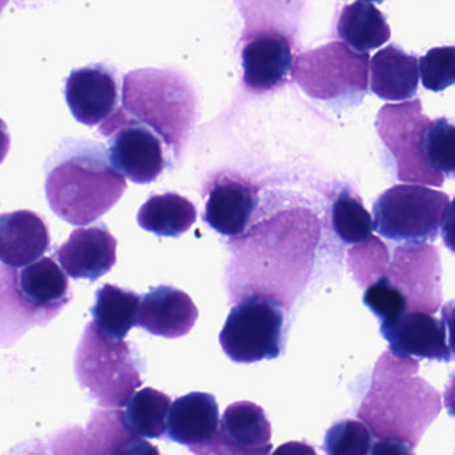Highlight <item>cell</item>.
<instances>
[{
    "instance_id": "obj_1",
    "label": "cell",
    "mask_w": 455,
    "mask_h": 455,
    "mask_svg": "<svg viewBox=\"0 0 455 455\" xmlns=\"http://www.w3.org/2000/svg\"><path fill=\"white\" fill-rule=\"evenodd\" d=\"M46 196L52 212L74 226L90 225L124 196L126 178L108 151L92 140H68L46 164Z\"/></svg>"
},
{
    "instance_id": "obj_2",
    "label": "cell",
    "mask_w": 455,
    "mask_h": 455,
    "mask_svg": "<svg viewBox=\"0 0 455 455\" xmlns=\"http://www.w3.org/2000/svg\"><path fill=\"white\" fill-rule=\"evenodd\" d=\"M122 108L180 156L196 124V95L180 71L140 68L124 76Z\"/></svg>"
},
{
    "instance_id": "obj_3",
    "label": "cell",
    "mask_w": 455,
    "mask_h": 455,
    "mask_svg": "<svg viewBox=\"0 0 455 455\" xmlns=\"http://www.w3.org/2000/svg\"><path fill=\"white\" fill-rule=\"evenodd\" d=\"M132 343L111 339L87 324L76 353V375L82 387L102 407L126 406L142 385L145 363Z\"/></svg>"
},
{
    "instance_id": "obj_4",
    "label": "cell",
    "mask_w": 455,
    "mask_h": 455,
    "mask_svg": "<svg viewBox=\"0 0 455 455\" xmlns=\"http://www.w3.org/2000/svg\"><path fill=\"white\" fill-rule=\"evenodd\" d=\"M451 212L449 196L422 186L398 185L378 196L374 228L394 242L422 244L438 238Z\"/></svg>"
},
{
    "instance_id": "obj_5",
    "label": "cell",
    "mask_w": 455,
    "mask_h": 455,
    "mask_svg": "<svg viewBox=\"0 0 455 455\" xmlns=\"http://www.w3.org/2000/svg\"><path fill=\"white\" fill-rule=\"evenodd\" d=\"M220 343L226 355L236 363L278 358L284 345L283 308L262 295L242 300L231 308Z\"/></svg>"
},
{
    "instance_id": "obj_6",
    "label": "cell",
    "mask_w": 455,
    "mask_h": 455,
    "mask_svg": "<svg viewBox=\"0 0 455 455\" xmlns=\"http://www.w3.org/2000/svg\"><path fill=\"white\" fill-rule=\"evenodd\" d=\"M292 68L297 84L314 100L361 98L369 87V55L340 42L305 52Z\"/></svg>"
},
{
    "instance_id": "obj_7",
    "label": "cell",
    "mask_w": 455,
    "mask_h": 455,
    "mask_svg": "<svg viewBox=\"0 0 455 455\" xmlns=\"http://www.w3.org/2000/svg\"><path fill=\"white\" fill-rule=\"evenodd\" d=\"M375 124L378 134L395 159L399 180L442 186L426 158L431 119L423 116L419 100L383 106Z\"/></svg>"
},
{
    "instance_id": "obj_8",
    "label": "cell",
    "mask_w": 455,
    "mask_h": 455,
    "mask_svg": "<svg viewBox=\"0 0 455 455\" xmlns=\"http://www.w3.org/2000/svg\"><path fill=\"white\" fill-rule=\"evenodd\" d=\"M108 138L111 164L132 182L148 185L161 177L166 169V156L161 138L129 118L124 108H116L100 126Z\"/></svg>"
},
{
    "instance_id": "obj_9",
    "label": "cell",
    "mask_w": 455,
    "mask_h": 455,
    "mask_svg": "<svg viewBox=\"0 0 455 455\" xmlns=\"http://www.w3.org/2000/svg\"><path fill=\"white\" fill-rule=\"evenodd\" d=\"M380 332L396 356L439 362L452 359L446 323L423 311L407 308L396 318L382 322Z\"/></svg>"
},
{
    "instance_id": "obj_10",
    "label": "cell",
    "mask_w": 455,
    "mask_h": 455,
    "mask_svg": "<svg viewBox=\"0 0 455 455\" xmlns=\"http://www.w3.org/2000/svg\"><path fill=\"white\" fill-rule=\"evenodd\" d=\"M243 84L250 92L266 94L286 84L294 66L291 41L276 31L250 36L242 49Z\"/></svg>"
},
{
    "instance_id": "obj_11",
    "label": "cell",
    "mask_w": 455,
    "mask_h": 455,
    "mask_svg": "<svg viewBox=\"0 0 455 455\" xmlns=\"http://www.w3.org/2000/svg\"><path fill=\"white\" fill-rule=\"evenodd\" d=\"M66 102L74 118L97 126L108 118L119 102V81L113 68L103 65L74 70L66 81Z\"/></svg>"
},
{
    "instance_id": "obj_12",
    "label": "cell",
    "mask_w": 455,
    "mask_h": 455,
    "mask_svg": "<svg viewBox=\"0 0 455 455\" xmlns=\"http://www.w3.org/2000/svg\"><path fill=\"white\" fill-rule=\"evenodd\" d=\"M271 434V423L262 407L252 402H235L223 412L220 430L206 452L267 454Z\"/></svg>"
},
{
    "instance_id": "obj_13",
    "label": "cell",
    "mask_w": 455,
    "mask_h": 455,
    "mask_svg": "<svg viewBox=\"0 0 455 455\" xmlns=\"http://www.w3.org/2000/svg\"><path fill=\"white\" fill-rule=\"evenodd\" d=\"M118 242L103 223L79 228L57 250L63 270L74 279L98 281L116 263Z\"/></svg>"
},
{
    "instance_id": "obj_14",
    "label": "cell",
    "mask_w": 455,
    "mask_h": 455,
    "mask_svg": "<svg viewBox=\"0 0 455 455\" xmlns=\"http://www.w3.org/2000/svg\"><path fill=\"white\" fill-rule=\"evenodd\" d=\"M218 430L220 407L212 394L196 391L180 396L170 406L167 436L196 454H202V450L212 443Z\"/></svg>"
},
{
    "instance_id": "obj_15",
    "label": "cell",
    "mask_w": 455,
    "mask_h": 455,
    "mask_svg": "<svg viewBox=\"0 0 455 455\" xmlns=\"http://www.w3.org/2000/svg\"><path fill=\"white\" fill-rule=\"evenodd\" d=\"M198 316V308L190 295L162 284L143 297L137 326L156 337L175 339L188 335Z\"/></svg>"
},
{
    "instance_id": "obj_16",
    "label": "cell",
    "mask_w": 455,
    "mask_h": 455,
    "mask_svg": "<svg viewBox=\"0 0 455 455\" xmlns=\"http://www.w3.org/2000/svg\"><path fill=\"white\" fill-rule=\"evenodd\" d=\"M18 291L41 316L44 324L71 300L68 275L52 258L41 257L23 266L15 276Z\"/></svg>"
},
{
    "instance_id": "obj_17",
    "label": "cell",
    "mask_w": 455,
    "mask_h": 455,
    "mask_svg": "<svg viewBox=\"0 0 455 455\" xmlns=\"http://www.w3.org/2000/svg\"><path fill=\"white\" fill-rule=\"evenodd\" d=\"M44 220L30 210L0 214V262L20 268L36 262L50 249Z\"/></svg>"
},
{
    "instance_id": "obj_18",
    "label": "cell",
    "mask_w": 455,
    "mask_h": 455,
    "mask_svg": "<svg viewBox=\"0 0 455 455\" xmlns=\"http://www.w3.org/2000/svg\"><path fill=\"white\" fill-rule=\"evenodd\" d=\"M257 204V188L244 180L225 178L210 191L204 220L220 235L236 236L246 230Z\"/></svg>"
},
{
    "instance_id": "obj_19",
    "label": "cell",
    "mask_w": 455,
    "mask_h": 455,
    "mask_svg": "<svg viewBox=\"0 0 455 455\" xmlns=\"http://www.w3.org/2000/svg\"><path fill=\"white\" fill-rule=\"evenodd\" d=\"M370 89L380 100L403 102L417 95L419 68L414 55L390 44L372 57Z\"/></svg>"
},
{
    "instance_id": "obj_20",
    "label": "cell",
    "mask_w": 455,
    "mask_h": 455,
    "mask_svg": "<svg viewBox=\"0 0 455 455\" xmlns=\"http://www.w3.org/2000/svg\"><path fill=\"white\" fill-rule=\"evenodd\" d=\"M337 33L348 47L358 52L379 49L391 36L385 15L371 2L363 0L343 7L338 18Z\"/></svg>"
},
{
    "instance_id": "obj_21",
    "label": "cell",
    "mask_w": 455,
    "mask_h": 455,
    "mask_svg": "<svg viewBox=\"0 0 455 455\" xmlns=\"http://www.w3.org/2000/svg\"><path fill=\"white\" fill-rule=\"evenodd\" d=\"M198 212L196 204L180 194L153 196L138 212V225L158 236L178 238L190 230Z\"/></svg>"
},
{
    "instance_id": "obj_22",
    "label": "cell",
    "mask_w": 455,
    "mask_h": 455,
    "mask_svg": "<svg viewBox=\"0 0 455 455\" xmlns=\"http://www.w3.org/2000/svg\"><path fill=\"white\" fill-rule=\"evenodd\" d=\"M140 297L132 290L105 284L95 294L92 308L95 326L111 339H124L132 327L137 326Z\"/></svg>"
},
{
    "instance_id": "obj_23",
    "label": "cell",
    "mask_w": 455,
    "mask_h": 455,
    "mask_svg": "<svg viewBox=\"0 0 455 455\" xmlns=\"http://www.w3.org/2000/svg\"><path fill=\"white\" fill-rule=\"evenodd\" d=\"M172 398L153 387L132 394L126 403L124 417L132 433L145 438H162L167 431Z\"/></svg>"
},
{
    "instance_id": "obj_24",
    "label": "cell",
    "mask_w": 455,
    "mask_h": 455,
    "mask_svg": "<svg viewBox=\"0 0 455 455\" xmlns=\"http://www.w3.org/2000/svg\"><path fill=\"white\" fill-rule=\"evenodd\" d=\"M331 222L335 234L345 243L355 244L367 241L374 231V222L361 198L350 191H342L335 198L331 209Z\"/></svg>"
},
{
    "instance_id": "obj_25",
    "label": "cell",
    "mask_w": 455,
    "mask_h": 455,
    "mask_svg": "<svg viewBox=\"0 0 455 455\" xmlns=\"http://www.w3.org/2000/svg\"><path fill=\"white\" fill-rule=\"evenodd\" d=\"M428 167L434 177L443 183L444 177L451 178L455 169V127L446 118L431 121L427 132Z\"/></svg>"
},
{
    "instance_id": "obj_26",
    "label": "cell",
    "mask_w": 455,
    "mask_h": 455,
    "mask_svg": "<svg viewBox=\"0 0 455 455\" xmlns=\"http://www.w3.org/2000/svg\"><path fill=\"white\" fill-rule=\"evenodd\" d=\"M323 449L331 455L369 454L371 451V434L358 420H340L327 430Z\"/></svg>"
},
{
    "instance_id": "obj_27",
    "label": "cell",
    "mask_w": 455,
    "mask_h": 455,
    "mask_svg": "<svg viewBox=\"0 0 455 455\" xmlns=\"http://www.w3.org/2000/svg\"><path fill=\"white\" fill-rule=\"evenodd\" d=\"M423 87L441 92L455 82V49L452 46L431 49L418 63Z\"/></svg>"
},
{
    "instance_id": "obj_28",
    "label": "cell",
    "mask_w": 455,
    "mask_h": 455,
    "mask_svg": "<svg viewBox=\"0 0 455 455\" xmlns=\"http://www.w3.org/2000/svg\"><path fill=\"white\" fill-rule=\"evenodd\" d=\"M363 303L378 316L380 323L396 318L409 308L406 295L386 276L367 287Z\"/></svg>"
},
{
    "instance_id": "obj_29",
    "label": "cell",
    "mask_w": 455,
    "mask_h": 455,
    "mask_svg": "<svg viewBox=\"0 0 455 455\" xmlns=\"http://www.w3.org/2000/svg\"><path fill=\"white\" fill-rule=\"evenodd\" d=\"M10 146H12V137H10L6 124L0 118V164H4L6 159Z\"/></svg>"
},
{
    "instance_id": "obj_30",
    "label": "cell",
    "mask_w": 455,
    "mask_h": 455,
    "mask_svg": "<svg viewBox=\"0 0 455 455\" xmlns=\"http://www.w3.org/2000/svg\"><path fill=\"white\" fill-rule=\"evenodd\" d=\"M10 0H0V15L4 12V10L6 9L7 4H9Z\"/></svg>"
},
{
    "instance_id": "obj_31",
    "label": "cell",
    "mask_w": 455,
    "mask_h": 455,
    "mask_svg": "<svg viewBox=\"0 0 455 455\" xmlns=\"http://www.w3.org/2000/svg\"><path fill=\"white\" fill-rule=\"evenodd\" d=\"M363 2H379V4H382L385 0H363Z\"/></svg>"
}]
</instances>
